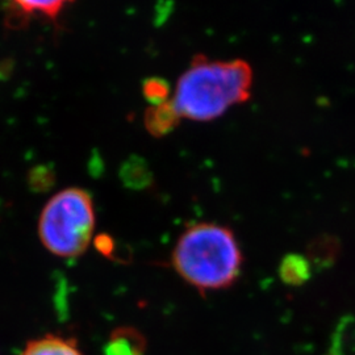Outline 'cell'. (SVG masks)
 Instances as JSON below:
<instances>
[{
	"label": "cell",
	"mask_w": 355,
	"mask_h": 355,
	"mask_svg": "<svg viewBox=\"0 0 355 355\" xmlns=\"http://www.w3.org/2000/svg\"><path fill=\"white\" fill-rule=\"evenodd\" d=\"M142 92L145 98L152 103V105L161 104L168 101L170 95V86L162 78H149L144 82Z\"/></svg>",
	"instance_id": "11"
},
{
	"label": "cell",
	"mask_w": 355,
	"mask_h": 355,
	"mask_svg": "<svg viewBox=\"0 0 355 355\" xmlns=\"http://www.w3.org/2000/svg\"><path fill=\"white\" fill-rule=\"evenodd\" d=\"M340 243L330 236H320L309 245L308 257L320 265H327L336 259L338 254Z\"/></svg>",
	"instance_id": "9"
},
{
	"label": "cell",
	"mask_w": 355,
	"mask_h": 355,
	"mask_svg": "<svg viewBox=\"0 0 355 355\" xmlns=\"http://www.w3.org/2000/svg\"><path fill=\"white\" fill-rule=\"evenodd\" d=\"M178 274L193 287L221 290L240 275L242 253L233 232L218 224H195L179 237L173 252Z\"/></svg>",
	"instance_id": "2"
},
{
	"label": "cell",
	"mask_w": 355,
	"mask_h": 355,
	"mask_svg": "<svg viewBox=\"0 0 355 355\" xmlns=\"http://www.w3.org/2000/svg\"><path fill=\"white\" fill-rule=\"evenodd\" d=\"M146 341L139 330L119 328L111 336L107 355H144Z\"/></svg>",
	"instance_id": "7"
},
{
	"label": "cell",
	"mask_w": 355,
	"mask_h": 355,
	"mask_svg": "<svg viewBox=\"0 0 355 355\" xmlns=\"http://www.w3.org/2000/svg\"><path fill=\"white\" fill-rule=\"evenodd\" d=\"M64 7V1H15L12 3V11L8 12L10 17L7 21H10L11 26L15 23L20 26L23 21H28L31 16L37 15H42L46 19L55 21Z\"/></svg>",
	"instance_id": "6"
},
{
	"label": "cell",
	"mask_w": 355,
	"mask_h": 355,
	"mask_svg": "<svg viewBox=\"0 0 355 355\" xmlns=\"http://www.w3.org/2000/svg\"><path fill=\"white\" fill-rule=\"evenodd\" d=\"M95 246L96 249L104 254V255H111L114 249V240L108 234H99L95 239Z\"/></svg>",
	"instance_id": "12"
},
{
	"label": "cell",
	"mask_w": 355,
	"mask_h": 355,
	"mask_svg": "<svg viewBox=\"0 0 355 355\" xmlns=\"http://www.w3.org/2000/svg\"><path fill=\"white\" fill-rule=\"evenodd\" d=\"M253 70L243 60L216 61L196 55L178 80L171 99L180 117L205 121L250 98Z\"/></svg>",
	"instance_id": "1"
},
{
	"label": "cell",
	"mask_w": 355,
	"mask_h": 355,
	"mask_svg": "<svg viewBox=\"0 0 355 355\" xmlns=\"http://www.w3.org/2000/svg\"><path fill=\"white\" fill-rule=\"evenodd\" d=\"M95 228L92 198L82 189L55 193L41 212L38 234L54 255L76 258L89 248Z\"/></svg>",
	"instance_id": "3"
},
{
	"label": "cell",
	"mask_w": 355,
	"mask_h": 355,
	"mask_svg": "<svg viewBox=\"0 0 355 355\" xmlns=\"http://www.w3.org/2000/svg\"><path fill=\"white\" fill-rule=\"evenodd\" d=\"M280 278L287 284H303L311 275L308 259L300 254H288L283 258L279 267Z\"/></svg>",
	"instance_id": "8"
},
{
	"label": "cell",
	"mask_w": 355,
	"mask_h": 355,
	"mask_svg": "<svg viewBox=\"0 0 355 355\" xmlns=\"http://www.w3.org/2000/svg\"><path fill=\"white\" fill-rule=\"evenodd\" d=\"M19 355H83L74 338L46 334L28 341Z\"/></svg>",
	"instance_id": "4"
},
{
	"label": "cell",
	"mask_w": 355,
	"mask_h": 355,
	"mask_svg": "<svg viewBox=\"0 0 355 355\" xmlns=\"http://www.w3.org/2000/svg\"><path fill=\"white\" fill-rule=\"evenodd\" d=\"M123 178L128 186L132 187H146L152 182L150 170L145 161L140 158H133L128 161L123 168Z\"/></svg>",
	"instance_id": "10"
},
{
	"label": "cell",
	"mask_w": 355,
	"mask_h": 355,
	"mask_svg": "<svg viewBox=\"0 0 355 355\" xmlns=\"http://www.w3.org/2000/svg\"><path fill=\"white\" fill-rule=\"evenodd\" d=\"M180 114L171 99L167 102L150 105L145 112V127L153 136H165L177 127Z\"/></svg>",
	"instance_id": "5"
}]
</instances>
